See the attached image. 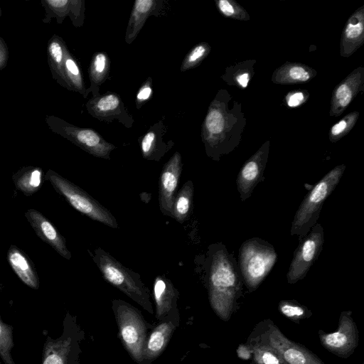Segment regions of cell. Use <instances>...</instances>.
Segmentation results:
<instances>
[{
    "instance_id": "2",
    "label": "cell",
    "mask_w": 364,
    "mask_h": 364,
    "mask_svg": "<svg viewBox=\"0 0 364 364\" xmlns=\"http://www.w3.org/2000/svg\"><path fill=\"white\" fill-rule=\"evenodd\" d=\"M92 259L107 282L140 305L149 314H154L150 290L143 283L138 273L124 267L101 247L94 250Z\"/></svg>"
},
{
    "instance_id": "8",
    "label": "cell",
    "mask_w": 364,
    "mask_h": 364,
    "mask_svg": "<svg viewBox=\"0 0 364 364\" xmlns=\"http://www.w3.org/2000/svg\"><path fill=\"white\" fill-rule=\"evenodd\" d=\"M45 120L53 132L95 157L109 160L111 152L116 148L95 129L79 127L54 115H46Z\"/></svg>"
},
{
    "instance_id": "37",
    "label": "cell",
    "mask_w": 364,
    "mask_h": 364,
    "mask_svg": "<svg viewBox=\"0 0 364 364\" xmlns=\"http://www.w3.org/2000/svg\"><path fill=\"white\" fill-rule=\"evenodd\" d=\"M218 6L220 11L226 16H230L233 15L235 12L232 4L227 0L218 1Z\"/></svg>"
},
{
    "instance_id": "10",
    "label": "cell",
    "mask_w": 364,
    "mask_h": 364,
    "mask_svg": "<svg viewBox=\"0 0 364 364\" xmlns=\"http://www.w3.org/2000/svg\"><path fill=\"white\" fill-rule=\"evenodd\" d=\"M324 242V232L321 224H315L294 251L287 274V282L295 284L304 278L310 267L320 255Z\"/></svg>"
},
{
    "instance_id": "38",
    "label": "cell",
    "mask_w": 364,
    "mask_h": 364,
    "mask_svg": "<svg viewBox=\"0 0 364 364\" xmlns=\"http://www.w3.org/2000/svg\"><path fill=\"white\" fill-rule=\"evenodd\" d=\"M346 96H353L352 91L347 85L342 84L336 89V98L339 100Z\"/></svg>"
},
{
    "instance_id": "27",
    "label": "cell",
    "mask_w": 364,
    "mask_h": 364,
    "mask_svg": "<svg viewBox=\"0 0 364 364\" xmlns=\"http://www.w3.org/2000/svg\"><path fill=\"white\" fill-rule=\"evenodd\" d=\"M41 4L45 10L44 23H49L52 18H55L60 24L69 16L70 0H41Z\"/></svg>"
},
{
    "instance_id": "41",
    "label": "cell",
    "mask_w": 364,
    "mask_h": 364,
    "mask_svg": "<svg viewBox=\"0 0 364 364\" xmlns=\"http://www.w3.org/2000/svg\"><path fill=\"white\" fill-rule=\"evenodd\" d=\"M250 77L248 73H242L237 77V82L242 87H246L247 86Z\"/></svg>"
},
{
    "instance_id": "24",
    "label": "cell",
    "mask_w": 364,
    "mask_h": 364,
    "mask_svg": "<svg viewBox=\"0 0 364 364\" xmlns=\"http://www.w3.org/2000/svg\"><path fill=\"white\" fill-rule=\"evenodd\" d=\"M63 73L66 89L78 92L84 97L86 88L83 75L78 61L69 50L65 58Z\"/></svg>"
},
{
    "instance_id": "30",
    "label": "cell",
    "mask_w": 364,
    "mask_h": 364,
    "mask_svg": "<svg viewBox=\"0 0 364 364\" xmlns=\"http://www.w3.org/2000/svg\"><path fill=\"white\" fill-rule=\"evenodd\" d=\"M210 52V46L206 43L196 45L185 56L180 67L181 72L191 70L197 65L207 56Z\"/></svg>"
},
{
    "instance_id": "6",
    "label": "cell",
    "mask_w": 364,
    "mask_h": 364,
    "mask_svg": "<svg viewBox=\"0 0 364 364\" xmlns=\"http://www.w3.org/2000/svg\"><path fill=\"white\" fill-rule=\"evenodd\" d=\"M84 331L77 317L67 312L63 321V332L57 338L47 336L43 347L41 364H78Z\"/></svg>"
},
{
    "instance_id": "13",
    "label": "cell",
    "mask_w": 364,
    "mask_h": 364,
    "mask_svg": "<svg viewBox=\"0 0 364 364\" xmlns=\"http://www.w3.org/2000/svg\"><path fill=\"white\" fill-rule=\"evenodd\" d=\"M179 323L180 314L177 308L154 325L143 348V364H151L163 353Z\"/></svg>"
},
{
    "instance_id": "26",
    "label": "cell",
    "mask_w": 364,
    "mask_h": 364,
    "mask_svg": "<svg viewBox=\"0 0 364 364\" xmlns=\"http://www.w3.org/2000/svg\"><path fill=\"white\" fill-rule=\"evenodd\" d=\"M252 346V359L255 364H284L278 352L269 345L252 338L247 342Z\"/></svg>"
},
{
    "instance_id": "9",
    "label": "cell",
    "mask_w": 364,
    "mask_h": 364,
    "mask_svg": "<svg viewBox=\"0 0 364 364\" xmlns=\"http://www.w3.org/2000/svg\"><path fill=\"white\" fill-rule=\"evenodd\" d=\"M255 338L275 349L284 364H325L308 348L289 339L270 320L267 321L263 331Z\"/></svg>"
},
{
    "instance_id": "3",
    "label": "cell",
    "mask_w": 364,
    "mask_h": 364,
    "mask_svg": "<svg viewBox=\"0 0 364 364\" xmlns=\"http://www.w3.org/2000/svg\"><path fill=\"white\" fill-rule=\"evenodd\" d=\"M112 309L122 344L137 364H143V348L154 325L145 320L137 308L124 300L113 299Z\"/></svg>"
},
{
    "instance_id": "20",
    "label": "cell",
    "mask_w": 364,
    "mask_h": 364,
    "mask_svg": "<svg viewBox=\"0 0 364 364\" xmlns=\"http://www.w3.org/2000/svg\"><path fill=\"white\" fill-rule=\"evenodd\" d=\"M7 261L21 282L31 289H39L40 280L35 266L22 250L11 245L7 252Z\"/></svg>"
},
{
    "instance_id": "36",
    "label": "cell",
    "mask_w": 364,
    "mask_h": 364,
    "mask_svg": "<svg viewBox=\"0 0 364 364\" xmlns=\"http://www.w3.org/2000/svg\"><path fill=\"white\" fill-rule=\"evenodd\" d=\"M237 356L243 360H249L252 356V349L250 343L240 344L237 349Z\"/></svg>"
},
{
    "instance_id": "4",
    "label": "cell",
    "mask_w": 364,
    "mask_h": 364,
    "mask_svg": "<svg viewBox=\"0 0 364 364\" xmlns=\"http://www.w3.org/2000/svg\"><path fill=\"white\" fill-rule=\"evenodd\" d=\"M345 168V165L333 168L306 195L295 213L290 230L291 235L301 239L309 233L316 224L324 202L341 179Z\"/></svg>"
},
{
    "instance_id": "42",
    "label": "cell",
    "mask_w": 364,
    "mask_h": 364,
    "mask_svg": "<svg viewBox=\"0 0 364 364\" xmlns=\"http://www.w3.org/2000/svg\"><path fill=\"white\" fill-rule=\"evenodd\" d=\"M2 15V11H1V9L0 8V17Z\"/></svg>"
},
{
    "instance_id": "28",
    "label": "cell",
    "mask_w": 364,
    "mask_h": 364,
    "mask_svg": "<svg viewBox=\"0 0 364 364\" xmlns=\"http://www.w3.org/2000/svg\"><path fill=\"white\" fill-rule=\"evenodd\" d=\"M14 328L3 321L0 314V357L4 364H16L12 357Z\"/></svg>"
},
{
    "instance_id": "17",
    "label": "cell",
    "mask_w": 364,
    "mask_h": 364,
    "mask_svg": "<svg viewBox=\"0 0 364 364\" xmlns=\"http://www.w3.org/2000/svg\"><path fill=\"white\" fill-rule=\"evenodd\" d=\"M164 3L162 0H136L134 2L125 32L124 40L127 44L134 42L149 16H159L162 14Z\"/></svg>"
},
{
    "instance_id": "11",
    "label": "cell",
    "mask_w": 364,
    "mask_h": 364,
    "mask_svg": "<svg viewBox=\"0 0 364 364\" xmlns=\"http://www.w3.org/2000/svg\"><path fill=\"white\" fill-rule=\"evenodd\" d=\"M351 315L350 311L341 312L336 331L325 333L321 330L318 333L323 347L341 358H349L354 353L359 342L358 330Z\"/></svg>"
},
{
    "instance_id": "33",
    "label": "cell",
    "mask_w": 364,
    "mask_h": 364,
    "mask_svg": "<svg viewBox=\"0 0 364 364\" xmlns=\"http://www.w3.org/2000/svg\"><path fill=\"white\" fill-rule=\"evenodd\" d=\"M363 21L359 19L351 18L345 29V39L348 41H356L363 35Z\"/></svg>"
},
{
    "instance_id": "44",
    "label": "cell",
    "mask_w": 364,
    "mask_h": 364,
    "mask_svg": "<svg viewBox=\"0 0 364 364\" xmlns=\"http://www.w3.org/2000/svg\"><path fill=\"white\" fill-rule=\"evenodd\" d=\"M252 364H255V363H252Z\"/></svg>"
},
{
    "instance_id": "40",
    "label": "cell",
    "mask_w": 364,
    "mask_h": 364,
    "mask_svg": "<svg viewBox=\"0 0 364 364\" xmlns=\"http://www.w3.org/2000/svg\"><path fill=\"white\" fill-rule=\"evenodd\" d=\"M303 100L304 95L302 92H295L289 97L287 104L289 107H294L300 105Z\"/></svg>"
},
{
    "instance_id": "14",
    "label": "cell",
    "mask_w": 364,
    "mask_h": 364,
    "mask_svg": "<svg viewBox=\"0 0 364 364\" xmlns=\"http://www.w3.org/2000/svg\"><path fill=\"white\" fill-rule=\"evenodd\" d=\"M182 159L176 151L164 164L159 180V202L161 213L171 217L172 205L182 171Z\"/></svg>"
},
{
    "instance_id": "29",
    "label": "cell",
    "mask_w": 364,
    "mask_h": 364,
    "mask_svg": "<svg viewBox=\"0 0 364 364\" xmlns=\"http://www.w3.org/2000/svg\"><path fill=\"white\" fill-rule=\"evenodd\" d=\"M278 310L284 317L297 323L312 315L311 311L306 306L295 300L280 301Z\"/></svg>"
},
{
    "instance_id": "43",
    "label": "cell",
    "mask_w": 364,
    "mask_h": 364,
    "mask_svg": "<svg viewBox=\"0 0 364 364\" xmlns=\"http://www.w3.org/2000/svg\"><path fill=\"white\" fill-rule=\"evenodd\" d=\"M0 364H2V363L0 362Z\"/></svg>"
},
{
    "instance_id": "7",
    "label": "cell",
    "mask_w": 364,
    "mask_h": 364,
    "mask_svg": "<svg viewBox=\"0 0 364 364\" xmlns=\"http://www.w3.org/2000/svg\"><path fill=\"white\" fill-rule=\"evenodd\" d=\"M44 178L82 214L110 228H118V223L112 213L79 186L51 169L46 172Z\"/></svg>"
},
{
    "instance_id": "25",
    "label": "cell",
    "mask_w": 364,
    "mask_h": 364,
    "mask_svg": "<svg viewBox=\"0 0 364 364\" xmlns=\"http://www.w3.org/2000/svg\"><path fill=\"white\" fill-rule=\"evenodd\" d=\"M193 196V184L192 181H186L174 198L171 218L183 223L192 210Z\"/></svg>"
},
{
    "instance_id": "32",
    "label": "cell",
    "mask_w": 364,
    "mask_h": 364,
    "mask_svg": "<svg viewBox=\"0 0 364 364\" xmlns=\"http://www.w3.org/2000/svg\"><path fill=\"white\" fill-rule=\"evenodd\" d=\"M152 85V77L149 76L141 84L136 95L135 105L136 109H141V107L151 98L153 94Z\"/></svg>"
},
{
    "instance_id": "16",
    "label": "cell",
    "mask_w": 364,
    "mask_h": 364,
    "mask_svg": "<svg viewBox=\"0 0 364 364\" xmlns=\"http://www.w3.org/2000/svg\"><path fill=\"white\" fill-rule=\"evenodd\" d=\"M267 149H260L244 164L237 178V187L242 201L247 199L263 178L267 163Z\"/></svg>"
},
{
    "instance_id": "12",
    "label": "cell",
    "mask_w": 364,
    "mask_h": 364,
    "mask_svg": "<svg viewBox=\"0 0 364 364\" xmlns=\"http://www.w3.org/2000/svg\"><path fill=\"white\" fill-rule=\"evenodd\" d=\"M88 113L99 121L111 122L118 121L127 128H131L134 117L125 107L120 95L108 92L92 97L85 104Z\"/></svg>"
},
{
    "instance_id": "34",
    "label": "cell",
    "mask_w": 364,
    "mask_h": 364,
    "mask_svg": "<svg viewBox=\"0 0 364 364\" xmlns=\"http://www.w3.org/2000/svg\"><path fill=\"white\" fill-rule=\"evenodd\" d=\"M289 75L291 79L299 81H306L309 74L302 67L295 66L290 68Z\"/></svg>"
},
{
    "instance_id": "23",
    "label": "cell",
    "mask_w": 364,
    "mask_h": 364,
    "mask_svg": "<svg viewBox=\"0 0 364 364\" xmlns=\"http://www.w3.org/2000/svg\"><path fill=\"white\" fill-rule=\"evenodd\" d=\"M12 180L18 191L31 196L41 188L43 170L36 166L22 167L12 176Z\"/></svg>"
},
{
    "instance_id": "39",
    "label": "cell",
    "mask_w": 364,
    "mask_h": 364,
    "mask_svg": "<svg viewBox=\"0 0 364 364\" xmlns=\"http://www.w3.org/2000/svg\"><path fill=\"white\" fill-rule=\"evenodd\" d=\"M348 127V123L345 119L340 121L333 126L331 128V135L333 136H337L343 132H344Z\"/></svg>"
},
{
    "instance_id": "19",
    "label": "cell",
    "mask_w": 364,
    "mask_h": 364,
    "mask_svg": "<svg viewBox=\"0 0 364 364\" xmlns=\"http://www.w3.org/2000/svg\"><path fill=\"white\" fill-rule=\"evenodd\" d=\"M178 291L169 279L164 275L155 277L153 284V298L156 307V318L158 321L178 308Z\"/></svg>"
},
{
    "instance_id": "1",
    "label": "cell",
    "mask_w": 364,
    "mask_h": 364,
    "mask_svg": "<svg viewBox=\"0 0 364 364\" xmlns=\"http://www.w3.org/2000/svg\"><path fill=\"white\" fill-rule=\"evenodd\" d=\"M207 267L208 299L223 321L230 318L242 289V277L235 258L222 243L209 246Z\"/></svg>"
},
{
    "instance_id": "5",
    "label": "cell",
    "mask_w": 364,
    "mask_h": 364,
    "mask_svg": "<svg viewBox=\"0 0 364 364\" xmlns=\"http://www.w3.org/2000/svg\"><path fill=\"white\" fill-rule=\"evenodd\" d=\"M277 259L274 247L263 240L254 237L242 243L239 251L240 272L250 291L258 288Z\"/></svg>"
},
{
    "instance_id": "31",
    "label": "cell",
    "mask_w": 364,
    "mask_h": 364,
    "mask_svg": "<svg viewBox=\"0 0 364 364\" xmlns=\"http://www.w3.org/2000/svg\"><path fill=\"white\" fill-rule=\"evenodd\" d=\"M85 10L84 0H70V11L68 17L75 27L79 28L83 25Z\"/></svg>"
},
{
    "instance_id": "21",
    "label": "cell",
    "mask_w": 364,
    "mask_h": 364,
    "mask_svg": "<svg viewBox=\"0 0 364 364\" xmlns=\"http://www.w3.org/2000/svg\"><path fill=\"white\" fill-rule=\"evenodd\" d=\"M47 58L52 77L60 86L66 88L63 68L66 53L68 48L64 40L54 34L47 44Z\"/></svg>"
},
{
    "instance_id": "18",
    "label": "cell",
    "mask_w": 364,
    "mask_h": 364,
    "mask_svg": "<svg viewBox=\"0 0 364 364\" xmlns=\"http://www.w3.org/2000/svg\"><path fill=\"white\" fill-rule=\"evenodd\" d=\"M166 132L167 127L164 120L160 119L139 139L141 155L144 159L159 161L173 147L174 143L172 140L168 142L164 141Z\"/></svg>"
},
{
    "instance_id": "15",
    "label": "cell",
    "mask_w": 364,
    "mask_h": 364,
    "mask_svg": "<svg viewBox=\"0 0 364 364\" xmlns=\"http://www.w3.org/2000/svg\"><path fill=\"white\" fill-rule=\"evenodd\" d=\"M25 216L39 238L65 259H71L72 255L67 248L65 238L46 216L33 208L28 209Z\"/></svg>"
},
{
    "instance_id": "35",
    "label": "cell",
    "mask_w": 364,
    "mask_h": 364,
    "mask_svg": "<svg viewBox=\"0 0 364 364\" xmlns=\"http://www.w3.org/2000/svg\"><path fill=\"white\" fill-rule=\"evenodd\" d=\"M9 59L8 46L4 38L0 37V70L7 65Z\"/></svg>"
},
{
    "instance_id": "22",
    "label": "cell",
    "mask_w": 364,
    "mask_h": 364,
    "mask_svg": "<svg viewBox=\"0 0 364 364\" xmlns=\"http://www.w3.org/2000/svg\"><path fill=\"white\" fill-rule=\"evenodd\" d=\"M110 64L109 58L106 53L98 51L92 55L88 68L90 85L86 89L84 98H87L90 92L92 97L100 95V87L109 77Z\"/></svg>"
}]
</instances>
